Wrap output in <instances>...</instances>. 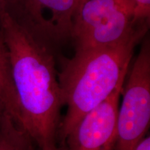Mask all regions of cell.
<instances>
[{
  "mask_svg": "<svg viewBox=\"0 0 150 150\" xmlns=\"http://www.w3.org/2000/svg\"><path fill=\"white\" fill-rule=\"evenodd\" d=\"M0 108L6 110L20 124L18 99L10 69L0 67Z\"/></svg>",
  "mask_w": 150,
  "mask_h": 150,
  "instance_id": "cell-8",
  "label": "cell"
},
{
  "mask_svg": "<svg viewBox=\"0 0 150 150\" xmlns=\"http://www.w3.org/2000/svg\"><path fill=\"white\" fill-rule=\"evenodd\" d=\"M55 150H68L67 149V147H66L65 145H60L59 146H58L56 147V149Z\"/></svg>",
  "mask_w": 150,
  "mask_h": 150,
  "instance_id": "cell-12",
  "label": "cell"
},
{
  "mask_svg": "<svg viewBox=\"0 0 150 150\" xmlns=\"http://www.w3.org/2000/svg\"><path fill=\"white\" fill-rule=\"evenodd\" d=\"M125 81L105 100L88 112L68 135V150H114L117 137L119 99Z\"/></svg>",
  "mask_w": 150,
  "mask_h": 150,
  "instance_id": "cell-6",
  "label": "cell"
},
{
  "mask_svg": "<svg viewBox=\"0 0 150 150\" xmlns=\"http://www.w3.org/2000/svg\"><path fill=\"white\" fill-rule=\"evenodd\" d=\"M134 7V21L136 25L149 24L150 0H131Z\"/></svg>",
  "mask_w": 150,
  "mask_h": 150,
  "instance_id": "cell-9",
  "label": "cell"
},
{
  "mask_svg": "<svg viewBox=\"0 0 150 150\" xmlns=\"http://www.w3.org/2000/svg\"><path fill=\"white\" fill-rule=\"evenodd\" d=\"M7 0H0V10L5 8Z\"/></svg>",
  "mask_w": 150,
  "mask_h": 150,
  "instance_id": "cell-11",
  "label": "cell"
},
{
  "mask_svg": "<svg viewBox=\"0 0 150 150\" xmlns=\"http://www.w3.org/2000/svg\"><path fill=\"white\" fill-rule=\"evenodd\" d=\"M25 130L4 110L0 109V150H36Z\"/></svg>",
  "mask_w": 150,
  "mask_h": 150,
  "instance_id": "cell-7",
  "label": "cell"
},
{
  "mask_svg": "<svg viewBox=\"0 0 150 150\" xmlns=\"http://www.w3.org/2000/svg\"><path fill=\"white\" fill-rule=\"evenodd\" d=\"M141 25L134 23L131 0H86L76 13L72 39L75 48L115 45Z\"/></svg>",
  "mask_w": 150,
  "mask_h": 150,
  "instance_id": "cell-3",
  "label": "cell"
},
{
  "mask_svg": "<svg viewBox=\"0 0 150 150\" xmlns=\"http://www.w3.org/2000/svg\"><path fill=\"white\" fill-rule=\"evenodd\" d=\"M133 150H150V137L145 136Z\"/></svg>",
  "mask_w": 150,
  "mask_h": 150,
  "instance_id": "cell-10",
  "label": "cell"
},
{
  "mask_svg": "<svg viewBox=\"0 0 150 150\" xmlns=\"http://www.w3.org/2000/svg\"><path fill=\"white\" fill-rule=\"evenodd\" d=\"M79 0H7L5 9L35 40L52 52L72 38Z\"/></svg>",
  "mask_w": 150,
  "mask_h": 150,
  "instance_id": "cell-5",
  "label": "cell"
},
{
  "mask_svg": "<svg viewBox=\"0 0 150 150\" xmlns=\"http://www.w3.org/2000/svg\"><path fill=\"white\" fill-rule=\"evenodd\" d=\"M149 24L115 45L75 48L72 58L58 72L62 104L67 106L61 120L59 140L66 138L85 114L109 96L126 79L134 48L146 35Z\"/></svg>",
  "mask_w": 150,
  "mask_h": 150,
  "instance_id": "cell-2",
  "label": "cell"
},
{
  "mask_svg": "<svg viewBox=\"0 0 150 150\" xmlns=\"http://www.w3.org/2000/svg\"><path fill=\"white\" fill-rule=\"evenodd\" d=\"M118 108L115 150H133L145 137L150 123V42L142 43Z\"/></svg>",
  "mask_w": 150,
  "mask_h": 150,
  "instance_id": "cell-4",
  "label": "cell"
},
{
  "mask_svg": "<svg viewBox=\"0 0 150 150\" xmlns=\"http://www.w3.org/2000/svg\"><path fill=\"white\" fill-rule=\"evenodd\" d=\"M0 24L20 125L38 149L55 150L63 104L53 52L35 40L5 9L0 11Z\"/></svg>",
  "mask_w": 150,
  "mask_h": 150,
  "instance_id": "cell-1",
  "label": "cell"
},
{
  "mask_svg": "<svg viewBox=\"0 0 150 150\" xmlns=\"http://www.w3.org/2000/svg\"><path fill=\"white\" fill-rule=\"evenodd\" d=\"M86 1V0H79V7L82 4H83L84 1ZM77 10H78V9H77Z\"/></svg>",
  "mask_w": 150,
  "mask_h": 150,
  "instance_id": "cell-13",
  "label": "cell"
}]
</instances>
